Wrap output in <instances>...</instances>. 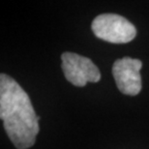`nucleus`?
<instances>
[{
	"instance_id": "1",
	"label": "nucleus",
	"mask_w": 149,
	"mask_h": 149,
	"mask_svg": "<svg viewBox=\"0 0 149 149\" xmlns=\"http://www.w3.org/2000/svg\"><path fill=\"white\" fill-rule=\"evenodd\" d=\"M0 117L9 139L17 149L33 146L39 120L27 93L14 79L0 74Z\"/></svg>"
},
{
	"instance_id": "2",
	"label": "nucleus",
	"mask_w": 149,
	"mask_h": 149,
	"mask_svg": "<svg viewBox=\"0 0 149 149\" xmlns=\"http://www.w3.org/2000/svg\"><path fill=\"white\" fill-rule=\"evenodd\" d=\"M95 36L112 44H126L135 39L136 29L132 22L116 14H102L92 22Z\"/></svg>"
},
{
	"instance_id": "3",
	"label": "nucleus",
	"mask_w": 149,
	"mask_h": 149,
	"mask_svg": "<svg viewBox=\"0 0 149 149\" xmlns=\"http://www.w3.org/2000/svg\"><path fill=\"white\" fill-rule=\"evenodd\" d=\"M62 70L68 81L82 87L87 82H98L101 73L90 59L74 52H64L61 55Z\"/></svg>"
},
{
	"instance_id": "4",
	"label": "nucleus",
	"mask_w": 149,
	"mask_h": 149,
	"mask_svg": "<svg viewBox=\"0 0 149 149\" xmlns=\"http://www.w3.org/2000/svg\"><path fill=\"white\" fill-rule=\"evenodd\" d=\"M142 62L139 59L123 57L112 65V74L119 91L129 96H136L141 90V69Z\"/></svg>"
}]
</instances>
